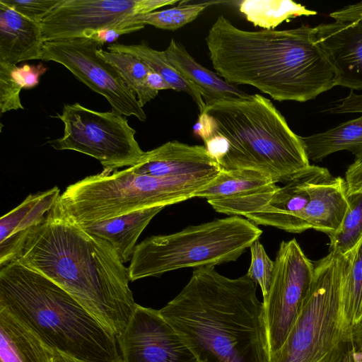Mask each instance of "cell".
<instances>
[{"mask_svg":"<svg viewBox=\"0 0 362 362\" xmlns=\"http://www.w3.org/2000/svg\"><path fill=\"white\" fill-rule=\"evenodd\" d=\"M117 341L122 362H199L160 310L138 304Z\"/></svg>","mask_w":362,"mask_h":362,"instance_id":"cell-13","label":"cell"},{"mask_svg":"<svg viewBox=\"0 0 362 362\" xmlns=\"http://www.w3.org/2000/svg\"><path fill=\"white\" fill-rule=\"evenodd\" d=\"M193 130L223 170H252L276 183L310 165L301 136L259 94L206 105Z\"/></svg>","mask_w":362,"mask_h":362,"instance_id":"cell-4","label":"cell"},{"mask_svg":"<svg viewBox=\"0 0 362 362\" xmlns=\"http://www.w3.org/2000/svg\"><path fill=\"white\" fill-rule=\"evenodd\" d=\"M56 117L64 123L62 137L50 142L57 150H72L97 159L105 171L132 167L141 160L142 151L136 130L123 115L98 112L78 103L64 104Z\"/></svg>","mask_w":362,"mask_h":362,"instance_id":"cell-9","label":"cell"},{"mask_svg":"<svg viewBox=\"0 0 362 362\" xmlns=\"http://www.w3.org/2000/svg\"><path fill=\"white\" fill-rule=\"evenodd\" d=\"M245 274L230 279L196 268L160 310L199 362H269L263 302Z\"/></svg>","mask_w":362,"mask_h":362,"instance_id":"cell-3","label":"cell"},{"mask_svg":"<svg viewBox=\"0 0 362 362\" xmlns=\"http://www.w3.org/2000/svg\"><path fill=\"white\" fill-rule=\"evenodd\" d=\"M346 255L329 252L314 263L313 281L284 343L269 362H349L352 327L341 308Z\"/></svg>","mask_w":362,"mask_h":362,"instance_id":"cell-6","label":"cell"},{"mask_svg":"<svg viewBox=\"0 0 362 362\" xmlns=\"http://www.w3.org/2000/svg\"><path fill=\"white\" fill-rule=\"evenodd\" d=\"M54 362H81L57 351H54Z\"/></svg>","mask_w":362,"mask_h":362,"instance_id":"cell-41","label":"cell"},{"mask_svg":"<svg viewBox=\"0 0 362 362\" xmlns=\"http://www.w3.org/2000/svg\"><path fill=\"white\" fill-rule=\"evenodd\" d=\"M323 112L333 115L348 113L362 114V95L356 94L353 90H351L346 97L329 104Z\"/></svg>","mask_w":362,"mask_h":362,"instance_id":"cell-34","label":"cell"},{"mask_svg":"<svg viewBox=\"0 0 362 362\" xmlns=\"http://www.w3.org/2000/svg\"><path fill=\"white\" fill-rule=\"evenodd\" d=\"M164 52L170 63L197 88L206 105L216 101L245 98L250 95L197 62L175 39H171Z\"/></svg>","mask_w":362,"mask_h":362,"instance_id":"cell-21","label":"cell"},{"mask_svg":"<svg viewBox=\"0 0 362 362\" xmlns=\"http://www.w3.org/2000/svg\"><path fill=\"white\" fill-rule=\"evenodd\" d=\"M345 255L341 308L344 320L353 327L362 320V238Z\"/></svg>","mask_w":362,"mask_h":362,"instance_id":"cell-27","label":"cell"},{"mask_svg":"<svg viewBox=\"0 0 362 362\" xmlns=\"http://www.w3.org/2000/svg\"><path fill=\"white\" fill-rule=\"evenodd\" d=\"M23 88L18 74V66L0 62V112L23 109L20 92Z\"/></svg>","mask_w":362,"mask_h":362,"instance_id":"cell-31","label":"cell"},{"mask_svg":"<svg viewBox=\"0 0 362 362\" xmlns=\"http://www.w3.org/2000/svg\"><path fill=\"white\" fill-rule=\"evenodd\" d=\"M239 10L248 21L264 30H273L293 18L317 13L290 0H245L240 3Z\"/></svg>","mask_w":362,"mask_h":362,"instance_id":"cell-26","label":"cell"},{"mask_svg":"<svg viewBox=\"0 0 362 362\" xmlns=\"http://www.w3.org/2000/svg\"><path fill=\"white\" fill-rule=\"evenodd\" d=\"M128 169L157 177H216L222 170L204 146L177 141H168L146 151L139 163Z\"/></svg>","mask_w":362,"mask_h":362,"instance_id":"cell-17","label":"cell"},{"mask_svg":"<svg viewBox=\"0 0 362 362\" xmlns=\"http://www.w3.org/2000/svg\"><path fill=\"white\" fill-rule=\"evenodd\" d=\"M262 233L247 218L233 216L148 237L134 249L128 267L130 281L182 268L235 261Z\"/></svg>","mask_w":362,"mask_h":362,"instance_id":"cell-8","label":"cell"},{"mask_svg":"<svg viewBox=\"0 0 362 362\" xmlns=\"http://www.w3.org/2000/svg\"><path fill=\"white\" fill-rule=\"evenodd\" d=\"M26 18L41 23L62 0H1Z\"/></svg>","mask_w":362,"mask_h":362,"instance_id":"cell-33","label":"cell"},{"mask_svg":"<svg viewBox=\"0 0 362 362\" xmlns=\"http://www.w3.org/2000/svg\"><path fill=\"white\" fill-rule=\"evenodd\" d=\"M215 177H157L128 168L86 177L66 187L59 203L77 224L105 221L144 209L185 201Z\"/></svg>","mask_w":362,"mask_h":362,"instance_id":"cell-7","label":"cell"},{"mask_svg":"<svg viewBox=\"0 0 362 362\" xmlns=\"http://www.w3.org/2000/svg\"><path fill=\"white\" fill-rule=\"evenodd\" d=\"M344 180L347 195L362 191V160L354 161L348 167Z\"/></svg>","mask_w":362,"mask_h":362,"instance_id":"cell-36","label":"cell"},{"mask_svg":"<svg viewBox=\"0 0 362 362\" xmlns=\"http://www.w3.org/2000/svg\"><path fill=\"white\" fill-rule=\"evenodd\" d=\"M348 196L349 207L338 230L328 235L329 252L345 255L362 238V191Z\"/></svg>","mask_w":362,"mask_h":362,"instance_id":"cell-30","label":"cell"},{"mask_svg":"<svg viewBox=\"0 0 362 362\" xmlns=\"http://www.w3.org/2000/svg\"><path fill=\"white\" fill-rule=\"evenodd\" d=\"M329 16L339 22H351L362 19V1L346 6L331 13Z\"/></svg>","mask_w":362,"mask_h":362,"instance_id":"cell-38","label":"cell"},{"mask_svg":"<svg viewBox=\"0 0 362 362\" xmlns=\"http://www.w3.org/2000/svg\"><path fill=\"white\" fill-rule=\"evenodd\" d=\"M279 187L269 177L255 170L222 169L194 197L206 199L218 213L245 216L265 206Z\"/></svg>","mask_w":362,"mask_h":362,"instance_id":"cell-14","label":"cell"},{"mask_svg":"<svg viewBox=\"0 0 362 362\" xmlns=\"http://www.w3.org/2000/svg\"><path fill=\"white\" fill-rule=\"evenodd\" d=\"M309 160L320 162L341 151L353 154L355 160H362V115L325 132L301 136Z\"/></svg>","mask_w":362,"mask_h":362,"instance_id":"cell-24","label":"cell"},{"mask_svg":"<svg viewBox=\"0 0 362 362\" xmlns=\"http://www.w3.org/2000/svg\"><path fill=\"white\" fill-rule=\"evenodd\" d=\"M97 53L117 70L142 107L158 95V91L147 84V77L152 69L141 60L125 52L99 49Z\"/></svg>","mask_w":362,"mask_h":362,"instance_id":"cell-28","label":"cell"},{"mask_svg":"<svg viewBox=\"0 0 362 362\" xmlns=\"http://www.w3.org/2000/svg\"><path fill=\"white\" fill-rule=\"evenodd\" d=\"M177 0H62L40 23L44 42L83 37Z\"/></svg>","mask_w":362,"mask_h":362,"instance_id":"cell-12","label":"cell"},{"mask_svg":"<svg viewBox=\"0 0 362 362\" xmlns=\"http://www.w3.org/2000/svg\"><path fill=\"white\" fill-rule=\"evenodd\" d=\"M182 4L159 11L139 14L123 21L126 26L136 27L151 25L157 28L175 30L193 21L206 7L222 1H209L194 4Z\"/></svg>","mask_w":362,"mask_h":362,"instance_id":"cell-29","label":"cell"},{"mask_svg":"<svg viewBox=\"0 0 362 362\" xmlns=\"http://www.w3.org/2000/svg\"><path fill=\"white\" fill-rule=\"evenodd\" d=\"M16 259L64 289L116 338L136 309L128 269L109 244L69 218L59 199Z\"/></svg>","mask_w":362,"mask_h":362,"instance_id":"cell-1","label":"cell"},{"mask_svg":"<svg viewBox=\"0 0 362 362\" xmlns=\"http://www.w3.org/2000/svg\"><path fill=\"white\" fill-rule=\"evenodd\" d=\"M0 308L81 362H122L115 336L52 281L14 259L0 267Z\"/></svg>","mask_w":362,"mask_h":362,"instance_id":"cell-5","label":"cell"},{"mask_svg":"<svg viewBox=\"0 0 362 362\" xmlns=\"http://www.w3.org/2000/svg\"><path fill=\"white\" fill-rule=\"evenodd\" d=\"M315 40L336 73V86L362 90V19L322 23Z\"/></svg>","mask_w":362,"mask_h":362,"instance_id":"cell-16","label":"cell"},{"mask_svg":"<svg viewBox=\"0 0 362 362\" xmlns=\"http://www.w3.org/2000/svg\"><path fill=\"white\" fill-rule=\"evenodd\" d=\"M54 187L28 195L22 203L1 217L0 267L16 259L27 234L45 219L60 197Z\"/></svg>","mask_w":362,"mask_h":362,"instance_id":"cell-18","label":"cell"},{"mask_svg":"<svg viewBox=\"0 0 362 362\" xmlns=\"http://www.w3.org/2000/svg\"><path fill=\"white\" fill-rule=\"evenodd\" d=\"M352 337L356 351L362 356V320L352 327Z\"/></svg>","mask_w":362,"mask_h":362,"instance_id":"cell-40","label":"cell"},{"mask_svg":"<svg viewBox=\"0 0 362 362\" xmlns=\"http://www.w3.org/2000/svg\"><path fill=\"white\" fill-rule=\"evenodd\" d=\"M314 263L295 238L282 241L270 288L263 299L269 358L284 343L310 289Z\"/></svg>","mask_w":362,"mask_h":362,"instance_id":"cell-10","label":"cell"},{"mask_svg":"<svg viewBox=\"0 0 362 362\" xmlns=\"http://www.w3.org/2000/svg\"><path fill=\"white\" fill-rule=\"evenodd\" d=\"M250 249L251 260L246 274L259 286L264 299L270 288L274 262L269 257L263 245L258 240H256Z\"/></svg>","mask_w":362,"mask_h":362,"instance_id":"cell-32","label":"cell"},{"mask_svg":"<svg viewBox=\"0 0 362 362\" xmlns=\"http://www.w3.org/2000/svg\"><path fill=\"white\" fill-rule=\"evenodd\" d=\"M41 23L32 21L0 0V62L16 65L42 60Z\"/></svg>","mask_w":362,"mask_h":362,"instance_id":"cell-19","label":"cell"},{"mask_svg":"<svg viewBox=\"0 0 362 362\" xmlns=\"http://www.w3.org/2000/svg\"><path fill=\"white\" fill-rule=\"evenodd\" d=\"M206 42L226 82L255 87L278 101L307 102L336 86V73L317 44L315 27L246 31L223 16Z\"/></svg>","mask_w":362,"mask_h":362,"instance_id":"cell-2","label":"cell"},{"mask_svg":"<svg viewBox=\"0 0 362 362\" xmlns=\"http://www.w3.org/2000/svg\"><path fill=\"white\" fill-rule=\"evenodd\" d=\"M0 362H54V350L0 308Z\"/></svg>","mask_w":362,"mask_h":362,"instance_id":"cell-23","label":"cell"},{"mask_svg":"<svg viewBox=\"0 0 362 362\" xmlns=\"http://www.w3.org/2000/svg\"><path fill=\"white\" fill-rule=\"evenodd\" d=\"M107 49L110 52H125L137 57L160 75L173 90L189 95L197 104L200 113L204 110L206 105L199 91L170 63L164 51H158L150 47L145 41L136 45L112 43Z\"/></svg>","mask_w":362,"mask_h":362,"instance_id":"cell-25","label":"cell"},{"mask_svg":"<svg viewBox=\"0 0 362 362\" xmlns=\"http://www.w3.org/2000/svg\"><path fill=\"white\" fill-rule=\"evenodd\" d=\"M141 30L137 27H127L124 25L105 28L100 30L86 33L83 37L90 38L98 42L101 46L105 42L116 40L120 35Z\"/></svg>","mask_w":362,"mask_h":362,"instance_id":"cell-35","label":"cell"},{"mask_svg":"<svg viewBox=\"0 0 362 362\" xmlns=\"http://www.w3.org/2000/svg\"><path fill=\"white\" fill-rule=\"evenodd\" d=\"M148 86L154 90L172 89V87L158 74L153 70L150 71L147 77Z\"/></svg>","mask_w":362,"mask_h":362,"instance_id":"cell-39","label":"cell"},{"mask_svg":"<svg viewBox=\"0 0 362 362\" xmlns=\"http://www.w3.org/2000/svg\"><path fill=\"white\" fill-rule=\"evenodd\" d=\"M344 179L332 175L312 189L308 205L300 217L303 232L314 229L329 235L339 228L348 209Z\"/></svg>","mask_w":362,"mask_h":362,"instance_id":"cell-20","label":"cell"},{"mask_svg":"<svg viewBox=\"0 0 362 362\" xmlns=\"http://www.w3.org/2000/svg\"><path fill=\"white\" fill-rule=\"evenodd\" d=\"M47 68L42 64L37 66L25 64L18 67V74L24 88H30L39 83L40 76Z\"/></svg>","mask_w":362,"mask_h":362,"instance_id":"cell-37","label":"cell"},{"mask_svg":"<svg viewBox=\"0 0 362 362\" xmlns=\"http://www.w3.org/2000/svg\"><path fill=\"white\" fill-rule=\"evenodd\" d=\"M331 174L322 167L310 165L273 194L260 211L245 216L255 225L273 226L289 233H302L300 217L313 188Z\"/></svg>","mask_w":362,"mask_h":362,"instance_id":"cell-15","label":"cell"},{"mask_svg":"<svg viewBox=\"0 0 362 362\" xmlns=\"http://www.w3.org/2000/svg\"><path fill=\"white\" fill-rule=\"evenodd\" d=\"M163 208L151 207L105 221L78 225L109 244L124 264L132 259L139 235Z\"/></svg>","mask_w":362,"mask_h":362,"instance_id":"cell-22","label":"cell"},{"mask_svg":"<svg viewBox=\"0 0 362 362\" xmlns=\"http://www.w3.org/2000/svg\"><path fill=\"white\" fill-rule=\"evenodd\" d=\"M100 46L96 40L86 37L44 42L42 60L63 65L78 81L105 97L112 112L145 121L146 115L134 93L117 70L98 54Z\"/></svg>","mask_w":362,"mask_h":362,"instance_id":"cell-11","label":"cell"}]
</instances>
